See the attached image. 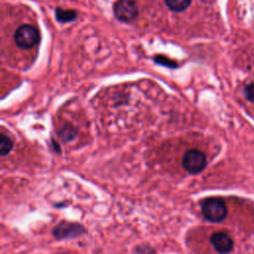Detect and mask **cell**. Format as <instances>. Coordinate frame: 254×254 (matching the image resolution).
I'll use <instances>...</instances> for the list:
<instances>
[{
  "label": "cell",
  "mask_w": 254,
  "mask_h": 254,
  "mask_svg": "<svg viewBox=\"0 0 254 254\" xmlns=\"http://www.w3.org/2000/svg\"><path fill=\"white\" fill-rule=\"evenodd\" d=\"M183 168L190 174H198L206 167V157L203 152L191 149L185 152L182 158Z\"/></svg>",
  "instance_id": "cell-3"
},
{
  "label": "cell",
  "mask_w": 254,
  "mask_h": 254,
  "mask_svg": "<svg viewBox=\"0 0 254 254\" xmlns=\"http://www.w3.org/2000/svg\"><path fill=\"white\" fill-rule=\"evenodd\" d=\"M201 213L203 217L211 222H220L227 215V207L225 202L219 197H208L200 203Z\"/></svg>",
  "instance_id": "cell-1"
},
{
  "label": "cell",
  "mask_w": 254,
  "mask_h": 254,
  "mask_svg": "<svg viewBox=\"0 0 254 254\" xmlns=\"http://www.w3.org/2000/svg\"><path fill=\"white\" fill-rule=\"evenodd\" d=\"M115 17L124 23L132 22L138 16L139 10L133 0H118L113 7Z\"/></svg>",
  "instance_id": "cell-4"
},
{
  "label": "cell",
  "mask_w": 254,
  "mask_h": 254,
  "mask_svg": "<svg viewBox=\"0 0 254 254\" xmlns=\"http://www.w3.org/2000/svg\"><path fill=\"white\" fill-rule=\"evenodd\" d=\"M13 146H14L13 140L8 135H6L4 132H2L0 135V154H1V156L8 155L11 152V150L13 149Z\"/></svg>",
  "instance_id": "cell-9"
},
{
  "label": "cell",
  "mask_w": 254,
  "mask_h": 254,
  "mask_svg": "<svg viewBox=\"0 0 254 254\" xmlns=\"http://www.w3.org/2000/svg\"><path fill=\"white\" fill-rule=\"evenodd\" d=\"M190 2L191 0H165L167 7L174 12H182L186 10L190 6Z\"/></svg>",
  "instance_id": "cell-8"
},
{
  "label": "cell",
  "mask_w": 254,
  "mask_h": 254,
  "mask_svg": "<svg viewBox=\"0 0 254 254\" xmlns=\"http://www.w3.org/2000/svg\"><path fill=\"white\" fill-rule=\"evenodd\" d=\"M153 61L158 64H161V65H164V66H167L169 68H177L179 66L178 63L169 59V58H166L164 57L163 55H157Z\"/></svg>",
  "instance_id": "cell-10"
},
{
  "label": "cell",
  "mask_w": 254,
  "mask_h": 254,
  "mask_svg": "<svg viewBox=\"0 0 254 254\" xmlns=\"http://www.w3.org/2000/svg\"><path fill=\"white\" fill-rule=\"evenodd\" d=\"M210 243L213 248L220 254H227L233 249V240L232 238L225 232L218 231L214 232L210 236Z\"/></svg>",
  "instance_id": "cell-6"
},
{
  "label": "cell",
  "mask_w": 254,
  "mask_h": 254,
  "mask_svg": "<svg viewBox=\"0 0 254 254\" xmlns=\"http://www.w3.org/2000/svg\"><path fill=\"white\" fill-rule=\"evenodd\" d=\"M84 232H85V229L82 225L77 223L65 222V221L59 223L53 230L54 236L59 240L74 238L81 235Z\"/></svg>",
  "instance_id": "cell-5"
},
{
  "label": "cell",
  "mask_w": 254,
  "mask_h": 254,
  "mask_svg": "<svg viewBox=\"0 0 254 254\" xmlns=\"http://www.w3.org/2000/svg\"><path fill=\"white\" fill-rule=\"evenodd\" d=\"M56 20L60 23L72 22L77 18V12L73 9H63L61 7L56 8L55 11Z\"/></svg>",
  "instance_id": "cell-7"
},
{
  "label": "cell",
  "mask_w": 254,
  "mask_h": 254,
  "mask_svg": "<svg viewBox=\"0 0 254 254\" xmlns=\"http://www.w3.org/2000/svg\"><path fill=\"white\" fill-rule=\"evenodd\" d=\"M14 40L19 48L29 50L40 43L41 36L39 30L36 27L26 24L20 26L15 31Z\"/></svg>",
  "instance_id": "cell-2"
},
{
  "label": "cell",
  "mask_w": 254,
  "mask_h": 254,
  "mask_svg": "<svg viewBox=\"0 0 254 254\" xmlns=\"http://www.w3.org/2000/svg\"><path fill=\"white\" fill-rule=\"evenodd\" d=\"M77 134V131L74 127L72 126H64L61 131H60V136L64 141H70L72 140Z\"/></svg>",
  "instance_id": "cell-11"
},
{
  "label": "cell",
  "mask_w": 254,
  "mask_h": 254,
  "mask_svg": "<svg viewBox=\"0 0 254 254\" xmlns=\"http://www.w3.org/2000/svg\"><path fill=\"white\" fill-rule=\"evenodd\" d=\"M244 95L250 102H254V83H250L244 87Z\"/></svg>",
  "instance_id": "cell-12"
}]
</instances>
